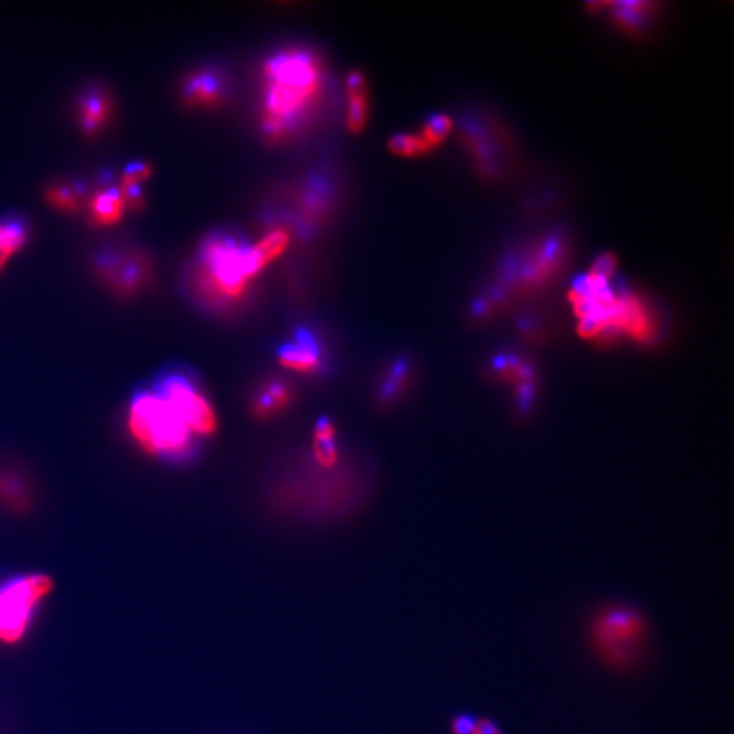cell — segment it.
Returning a JSON list of instances; mask_svg holds the SVG:
<instances>
[{
	"label": "cell",
	"instance_id": "cell-24",
	"mask_svg": "<svg viewBox=\"0 0 734 734\" xmlns=\"http://www.w3.org/2000/svg\"><path fill=\"white\" fill-rule=\"evenodd\" d=\"M151 165L147 160H130L122 169L120 182H140L151 176Z\"/></svg>",
	"mask_w": 734,
	"mask_h": 734
},
{
	"label": "cell",
	"instance_id": "cell-13",
	"mask_svg": "<svg viewBox=\"0 0 734 734\" xmlns=\"http://www.w3.org/2000/svg\"><path fill=\"white\" fill-rule=\"evenodd\" d=\"M347 89V127L351 132H361L367 121L369 103H367L366 76L359 71L348 73L345 81Z\"/></svg>",
	"mask_w": 734,
	"mask_h": 734
},
{
	"label": "cell",
	"instance_id": "cell-17",
	"mask_svg": "<svg viewBox=\"0 0 734 734\" xmlns=\"http://www.w3.org/2000/svg\"><path fill=\"white\" fill-rule=\"evenodd\" d=\"M314 454L317 461L323 467H332L336 461V445H334V431L331 421L321 419L315 430Z\"/></svg>",
	"mask_w": 734,
	"mask_h": 734
},
{
	"label": "cell",
	"instance_id": "cell-18",
	"mask_svg": "<svg viewBox=\"0 0 734 734\" xmlns=\"http://www.w3.org/2000/svg\"><path fill=\"white\" fill-rule=\"evenodd\" d=\"M288 397L290 394L285 385L277 382L269 383L256 401V413L263 416L271 415L287 404Z\"/></svg>",
	"mask_w": 734,
	"mask_h": 734
},
{
	"label": "cell",
	"instance_id": "cell-7",
	"mask_svg": "<svg viewBox=\"0 0 734 734\" xmlns=\"http://www.w3.org/2000/svg\"><path fill=\"white\" fill-rule=\"evenodd\" d=\"M92 268L97 279L120 296L135 295L154 274L149 253L130 245H103L92 255Z\"/></svg>",
	"mask_w": 734,
	"mask_h": 734
},
{
	"label": "cell",
	"instance_id": "cell-15",
	"mask_svg": "<svg viewBox=\"0 0 734 734\" xmlns=\"http://www.w3.org/2000/svg\"><path fill=\"white\" fill-rule=\"evenodd\" d=\"M494 369L505 378L508 382H513L517 385L518 396L521 399L529 400L535 391V377H533L532 369L527 366L525 362L519 361L518 358H511V356H505L495 361Z\"/></svg>",
	"mask_w": 734,
	"mask_h": 734
},
{
	"label": "cell",
	"instance_id": "cell-1",
	"mask_svg": "<svg viewBox=\"0 0 734 734\" xmlns=\"http://www.w3.org/2000/svg\"><path fill=\"white\" fill-rule=\"evenodd\" d=\"M324 67L314 52L280 49L261 65L258 125L264 139L283 143L314 119L324 97Z\"/></svg>",
	"mask_w": 734,
	"mask_h": 734
},
{
	"label": "cell",
	"instance_id": "cell-9",
	"mask_svg": "<svg viewBox=\"0 0 734 734\" xmlns=\"http://www.w3.org/2000/svg\"><path fill=\"white\" fill-rule=\"evenodd\" d=\"M227 92L225 76L211 67L190 71L179 82V100L187 108H219L227 97Z\"/></svg>",
	"mask_w": 734,
	"mask_h": 734
},
{
	"label": "cell",
	"instance_id": "cell-26",
	"mask_svg": "<svg viewBox=\"0 0 734 734\" xmlns=\"http://www.w3.org/2000/svg\"><path fill=\"white\" fill-rule=\"evenodd\" d=\"M614 269V260L611 255H603L593 266L592 274L598 275V276L608 277L611 276L612 271Z\"/></svg>",
	"mask_w": 734,
	"mask_h": 734
},
{
	"label": "cell",
	"instance_id": "cell-20",
	"mask_svg": "<svg viewBox=\"0 0 734 734\" xmlns=\"http://www.w3.org/2000/svg\"><path fill=\"white\" fill-rule=\"evenodd\" d=\"M649 3L624 2L614 5V19L625 29H638L649 14Z\"/></svg>",
	"mask_w": 734,
	"mask_h": 734
},
{
	"label": "cell",
	"instance_id": "cell-19",
	"mask_svg": "<svg viewBox=\"0 0 734 734\" xmlns=\"http://www.w3.org/2000/svg\"><path fill=\"white\" fill-rule=\"evenodd\" d=\"M389 151L399 157H416V155L429 152L431 147L424 141L420 135H410V133H397L391 136L388 141Z\"/></svg>",
	"mask_w": 734,
	"mask_h": 734
},
{
	"label": "cell",
	"instance_id": "cell-22",
	"mask_svg": "<svg viewBox=\"0 0 734 734\" xmlns=\"http://www.w3.org/2000/svg\"><path fill=\"white\" fill-rule=\"evenodd\" d=\"M125 209L139 212L146 207V196L140 182H119Z\"/></svg>",
	"mask_w": 734,
	"mask_h": 734
},
{
	"label": "cell",
	"instance_id": "cell-4",
	"mask_svg": "<svg viewBox=\"0 0 734 734\" xmlns=\"http://www.w3.org/2000/svg\"><path fill=\"white\" fill-rule=\"evenodd\" d=\"M649 633L646 617L627 604L598 609L587 625V638L595 657L616 671L636 668L646 652Z\"/></svg>",
	"mask_w": 734,
	"mask_h": 734
},
{
	"label": "cell",
	"instance_id": "cell-8",
	"mask_svg": "<svg viewBox=\"0 0 734 734\" xmlns=\"http://www.w3.org/2000/svg\"><path fill=\"white\" fill-rule=\"evenodd\" d=\"M155 391L176 410L193 435H211L217 429L211 404L189 378L171 372L157 383Z\"/></svg>",
	"mask_w": 734,
	"mask_h": 734
},
{
	"label": "cell",
	"instance_id": "cell-16",
	"mask_svg": "<svg viewBox=\"0 0 734 734\" xmlns=\"http://www.w3.org/2000/svg\"><path fill=\"white\" fill-rule=\"evenodd\" d=\"M43 198L52 208L64 214L75 215L82 209V198L71 184H51L43 190Z\"/></svg>",
	"mask_w": 734,
	"mask_h": 734
},
{
	"label": "cell",
	"instance_id": "cell-3",
	"mask_svg": "<svg viewBox=\"0 0 734 734\" xmlns=\"http://www.w3.org/2000/svg\"><path fill=\"white\" fill-rule=\"evenodd\" d=\"M579 333L594 342L628 339L642 345L657 340L658 325L650 310L633 294L617 295L608 277L590 272L571 291Z\"/></svg>",
	"mask_w": 734,
	"mask_h": 734
},
{
	"label": "cell",
	"instance_id": "cell-6",
	"mask_svg": "<svg viewBox=\"0 0 734 734\" xmlns=\"http://www.w3.org/2000/svg\"><path fill=\"white\" fill-rule=\"evenodd\" d=\"M53 589V579L43 573L19 574L0 582V644L15 646L24 641Z\"/></svg>",
	"mask_w": 734,
	"mask_h": 734
},
{
	"label": "cell",
	"instance_id": "cell-10",
	"mask_svg": "<svg viewBox=\"0 0 734 734\" xmlns=\"http://www.w3.org/2000/svg\"><path fill=\"white\" fill-rule=\"evenodd\" d=\"M114 103L111 92L102 84L83 87L73 105L76 121L86 136H95L111 121Z\"/></svg>",
	"mask_w": 734,
	"mask_h": 734
},
{
	"label": "cell",
	"instance_id": "cell-21",
	"mask_svg": "<svg viewBox=\"0 0 734 734\" xmlns=\"http://www.w3.org/2000/svg\"><path fill=\"white\" fill-rule=\"evenodd\" d=\"M450 130V117L446 116V114L438 113L427 120L420 136L432 149V147L437 146L438 143H440V141L449 135Z\"/></svg>",
	"mask_w": 734,
	"mask_h": 734
},
{
	"label": "cell",
	"instance_id": "cell-27",
	"mask_svg": "<svg viewBox=\"0 0 734 734\" xmlns=\"http://www.w3.org/2000/svg\"><path fill=\"white\" fill-rule=\"evenodd\" d=\"M478 734H502L497 723L489 718H478Z\"/></svg>",
	"mask_w": 734,
	"mask_h": 734
},
{
	"label": "cell",
	"instance_id": "cell-12",
	"mask_svg": "<svg viewBox=\"0 0 734 734\" xmlns=\"http://www.w3.org/2000/svg\"><path fill=\"white\" fill-rule=\"evenodd\" d=\"M279 361L287 369L312 372L320 367V347L307 329H299L293 342L280 348Z\"/></svg>",
	"mask_w": 734,
	"mask_h": 734
},
{
	"label": "cell",
	"instance_id": "cell-23",
	"mask_svg": "<svg viewBox=\"0 0 734 734\" xmlns=\"http://www.w3.org/2000/svg\"><path fill=\"white\" fill-rule=\"evenodd\" d=\"M408 366L405 361H399L394 364L391 375H389L388 380L383 383V388L381 389V394H382L383 399L389 400L396 396L397 391H399L401 383L404 382Z\"/></svg>",
	"mask_w": 734,
	"mask_h": 734
},
{
	"label": "cell",
	"instance_id": "cell-5",
	"mask_svg": "<svg viewBox=\"0 0 734 734\" xmlns=\"http://www.w3.org/2000/svg\"><path fill=\"white\" fill-rule=\"evenodd\" d=\"M128 426L139 445L158 456L184 459L190 456L195 446L193 432L155 391L136 394Z\"/></svg>",
	"mask_w": 734,
	"mask_h": 734
},
{
	"label": "cell",
	"instance_id": "cell-14",
	"mask_svg": "<svg viewBox=\"0 0 734 734\" xmlns=\"http://www.w3.org/2000/svg\"><path fill=\"white\" fill-rule=\"evenodd\" d=\"M30 227L24 217H10L0 220V272L14 253L29 241Z\"/></svg>",
	"mask_w": 734,
	"mask_h": 734
},
{
	"label": "cell",
	"instance_id": "cell-11",
	"mask_svg": "<svg viewBox=\"0 0 734 734\" xmlns=\"http://www.w3.org/2000/svg\"><path fill=\"white\" fill-rule=\"evenodd\" d=\"M86 219L92 227H106L119 222L125 212L119 182L108 187H97L89 196L86 203Z\"/></svg>",
	"mask_w": 734,
	"mask_h": 734
},
{
	"label": "cell",
	"instance_id": "cell-2",
	"mask_svg": "<svg viewBox=\"0 0 734 734\" xmlns=\"http://www.w3.org/2000/svg\"><path fill=\"white\" fill-rule=\"evenodd\" d=\"M266 266L256 245L230 231L217 230L198 245L188 285L201 304L223 309L239 301Z\"/></svg>",
	"mask_w": 734,
	"mask_h": 734
},
{
	"label": "cell",
	"instance_id": "cell-25",
	"mask_svg": "<svg viewBox=\"0 0 734 734\" xmlns=\"http://www.w3.org/2000/svg\"><path fill=\"white\" fill-rule=\"evenodd\" d=\"M478 720L472 714H459L451 720V733L478 734Z\"/></svg>",
	"mask_w": 734,
	"mask_h": 734
}]
</instances>
